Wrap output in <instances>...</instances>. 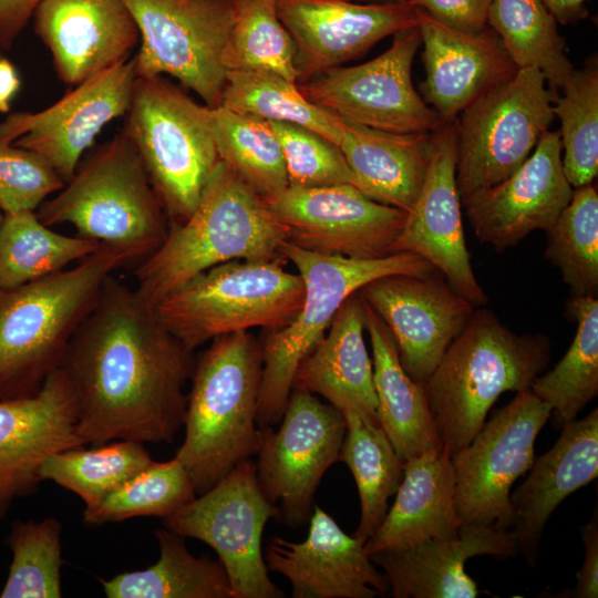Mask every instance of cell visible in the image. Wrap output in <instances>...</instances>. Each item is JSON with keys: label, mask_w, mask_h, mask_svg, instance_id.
<instances>
[{"label": "cell", "mask_w": 598, "mask_h": 598, "mask_svg": "<svg viewBox=\"0 0 598 598\" xmlns=\"http://www.w3.org/2000/svg\"><path fill=\"white\" fill-rule=\"evenodd\" d=\"M158 560L145 569L101 579L109 598H231L226 570L217 559L195 557L183 536L167 528L154 533Z\"/></svg>", "instance_id": "1f68e13d"}, {"label": "cell", "mask_w": 598, "mask_h": 598, "mask_svg": "<svg viewBox=\"0 0 598 598\" xmlns=\"http://www.w3.org/2000/svg\"><path fill=\"white\" fill-rule=\"evenodd\" d=\"M587 0H542L557 23H577L588 16Z\"/></svg>", "instance_id": "f907efd6"}, {"label": "cell", "mask_w": 598, "mask_h": 598, "mask_svg": "<svg viewBox=\"0 0 598 598\" xmlns=\"http://www.w3.org/2000/svg\"><path fill=\"white\" fill-rule=\"evenodd\" d=\"M481 555L503 559L517 555L512 530L495 525H461L455 538L427 539L369 557L383 569L394 598H475L482 591L464 565Z\"/></svg>", "instance_id": "d4e9b609"}, {"label": "cell", "mask_w": 598, "mask_h": 598, "mask_svg": "<svg viewBox=\"0 0 598 598\" xmlns=\"http://www.w3.org/2000/svg\"><path fill=\"white\" fill-rule=\"evenodd\" d=\"M598 515L597 509L588 524L580 528L585 545V557L576 575V585L556 597L597 598L598 597Z\"/></svg>", "instance_id": "c3c4849f"}, {"label": "cell", "mask_w": 598, "mask_h": 598, "mask_svg": "<svg viewBox=\"0 0 598 598\" xmlns=\"http://www.w3.org/2000/svg\"><path fill=\"white\" fill-rule=\"evenodd\" d=\"M277 12L296 44L298 83L417 25L415 8L408 1L277 0Z\"/></svg>", "instance_id": "7402d4cb"}, {"label": "cell", "mask_w": 598, "mask_h": 598, "mask_svg": "<svg viewBox=\"0 0 598 598\" xmlns=\"http://www.w3.org/2000/svg\"><path fill=\"white\" fill-rule=\"evenodd\" d=\"M269 124L282 150L288 186H354L352 172L336 144L300 125L285 122Z\"/></svg>", "instance_id": "f6af8a7d"}, {"label": "cell", "mask_w": 598, "mask_h": 598, "mask_svg": "<svg viewBox=\"0 0 598 598\" xmlns=\"http://www.w3.org/2000/svg\"><path fill=\"white\" fill-rule=\"evenodd\" d=\"M210 121L218 157L264 200L288 187L280 143L269 122L210 107Z\"/></svg>", "instance_id": "74e56055"}, {"label": "cell", "mask_w": 598, "mask_h": 598, "mask_svg": "<svg viewBox=\"0 0 598 598\" xmlns=\"http://www.w3.org/2000/svg\"><path fill=\"white\" fill-rule=\"evenodd\" d=\"M83 445L75 393L61 367L35 395L0 401V520L16 499L37 491L51 454Z\"/></svg>", "instance_id": "44dd1931"}, {"label": "cell", "mask_w": 598, "mask_h": 598, "mask_svg": "<svg viewBox=\"0 0 598 598\" xmlns=\"http://www.w3.org/2000/svg\"><path fill=\"white\" fill-rule=\"evenodd\" d=\"M64 185L40 155L0 140V208L3 214L34 212Z\"/></svg>", "instance_id": "bcb514c9"}, {"label": "cell", "mask_w": 598, "mask_h": 598, "mask_svg": "<svg viewBox=\"0 0 598 598\" xmlns=\"http://www.w3.org/2000/svg\"><path fill=\"white\" fill-rule=\"evenodd\" d=\"M33 18L58 78L69 85L126 61L140 41L137 24L123 0H42Z\"/></svg>", "instance_id": "cb8c5ba5"}, {"label": "cell", "mask_w": 598, "mask_h": 598, "mask_svg": "<svg viewBox=\"0 0 598 598\" xmlns=\"http://www.w3.org/2000/svg\"><path fill=\"white\" fill-rule=\"evenodd\" d=\"M550 414V406L530 390L517 392L451 456L461 525L512 529L511 487L532 467L536 437Z\"/></svg>", "instance_id": "4fadbf2b"}, {"label": "cell", "mask_w": 598, "mask_h": 598, "mask_svg": "<svg viewBox=\"0 0 598 598\" xmlns=\"http://www.w3.org/2000/svg\"><path fill=\"white\" fill-rule=\"evenodd\" d=\"M546 236L544 256L559 269L571 296L598 298V193L594 183L573 190Z\"/></svg>", "instance_id": "60d3db41"}, {"label": "cell", "mask_w": 598, "mask_h": 598, "mask_svg": "<svg viewBox=\"0 0 598 598\" xmlns=\"http://www.w3.org/2000/svg\"><path fill=\"white\" fill-rule=\"evenodd\" d=\"M280 255L297 268L305 297L293 320L279 330L267 331L260 343L259 427L280 423L297 367L323 338L350 295L382 276H423L435 271L430 262L412 252L359 259L306 250L287 240Z\"/></svg>", "instance_id": "52a82bcc"}, {"label": "cell", "mask_w": 598, "mask_h": 598, "mask_svg": "<svg viewBox=\"0 0 598 598\" xmlns=\"http://www.w3.org/2000/svg\"><path fill=\"white\" fill-rule=\"evenodd\" d=\"M221 106L267 122L303 126L339 147L344 121L305 97L292 82L267 71H227Z\"/></svg>", "instance_id": "8d00e7d4"}, {"label": "cell", "mask_w": 598, "mask_h": 598, "mask_svg": "<svg viewBox=\"0 0 598 598\" xmlns=\"http://www.w3.org/2000/svg\"><path fill=\"white\" fill-rule=\"evenodd\" d=\"M285 261L231 260L217 265L163 298L153 310L192 351L239 330H279L293 320L305 297L302 278L286 270Z\"/></svg>", "instance_id": "9c48e42d"}, {"label": "cell", "mask_w": 598, "mask_h": 598, "mask_svg": "<svg viewBox=\"0 0 598 598\" xmlns=\"http://www.w3.org/2000/svg\"><path fill=\"white\" fill-rule=\"evenodd\" d=\"M39 219L52 227L71 224L79 236L144 260L166 239L167 217L144 166L121 133L78 166L58 195L43 202Z\"/></svg>", "instance_id": "8992f818"}, {"label": "cell", "mask_w": 598, "mask_h": 598, "mask_svg": "<svg viewBox=\"0 0 598 598\" xmlns=\"http://www.w3.org/2000/svg\"><path fill=\"white\" fill-rule=\"evenodd\" d=\"M102 247L79 264L0 291V401L35 395L61 367L105 280L127 264Z\"/></svg>", "instance_id": "5b68a950"}, {"label": "cell", "mask_w": 598, "mask_h": 598, "mask_svg": "<svg viewBox=\"0 0 598 598\" xmlns=\"http://www.w3.org/2000/svg\"><path fill=\"white\" fill-rule=\"evenodd\" d=\"M102 247L52 230L32 210L7 213L0 229V291L62 270Z\"/></svg>", "instance_id": "d590c367"}, {"label": "cell", "mask_w": 598, "mask_h": 598, "mask_svg": "<svg viewBox=\"0 0 598 598\" xmlns=\"http://www.w3.org/2000/svg\"><path fill=\"white\" fill-rule=\"evenodd\" d=\"M279 511L264 495L256 464H238L212 488L164 516V527L210 546L224 566L231 598H281L262 550L267 522Z\"/></svg>", "instance_id": "8fae6325"}, {"label": "cell", "mask_w": 598, "mask_h": 598, "mask_svg": "<svg viewBox=\"0 0 598 598\" xmlns=\"http://www.w3.org/2000/svg\"><path fill=\"white\" fill-rule=\"evenodd\" d=\"M395 495L381 525L364 543L369 556L427 539L457 537L461 523L455 508V475L444 447L404 462Z\"/></svg>", "instance_id": "f1b7e54d"}, {"label": "cell", "mask_w": 598, "mask_h": 598, "mask_svg": "<svg viewBox=\"0 0 598 598\" xmlns=\"http://www.w3.org/2000/svg\"><path fill=\"white\" fill-rule=\"evenodd\" d=\"M122 133L136 151L171 226L183 223L219 161L210 107L162 76L136 78Z\"/></svg>", "instance_id": "ba28073f"}, {"label": "cell", "mask_w": 598, "mask_h": 598, "mask_svg": "<svg viewBox=\"0 0 598 598\" xmlns=\"http://www.w3.org/2000/svg\"><path fill=\"white\" fill-rule=\"evenodd\" d=\"M20 87V79L13 64L0 58V112L10 110V102Z\"/></svg>", "instance_id": "816d5d0a"}, {"label": "cell", "mask_w": 598, "mask_h": 598, "mask_svg": "<svg viewBox=\"0 0 598 598\" xmlns=\"http://www.w3.org/2000/svg\"><path fill=\"white\" fill-rule=\"evenodd\" d=\"M421 45L417 25L400 31L391 47L374 59L328 69L298 87L307 100L344 121L398 134L433 133L444 121L412 81V64Z\"/></svg>", "instance_id": "5bb4252c"}, {"label": "cell", "mask_w": 598, "mask_h": 598, "mask_svg": "<svg viewBox=\"0 0 598 598\" xmlns=\"http://www.w3.org/2000/svg\"><path fill=\"white\" fill-rule=\"evenodd\" d=\"M561 154L559 131L548 130L518 169L462 203L478 240L503 251L553 227L574 190Z\"/></svg>", "instance_id": "ffe728a7"}, {"label": "cell", "mask_w": 598, "mask_h": 598, "mask_svg": "<svg viewBox=\"0 0 598 598\" xmlns=\"http://www.w3.org/2000/svg\"><path fill=\"white\" fill-rule=\"evenodd\" d=\"M346 434L339 461L351 471L360 498L354 536L364 543L384 519L403 476V463L378 422L353 411L342 412Z\"/></svg>", "instance_id": "836d02e7"}, {"label": "cell", "mask_w": 598, "mask_h": 598, "mask_svg": "<svg viewBox=\"0 0 598 598\" xmlns=\"http://www.w3.org/2000/svg\"><path fill=\"white\" fill-rule=\"evenodd\" d=\"M196 497L187 472L174 456L153 462L93 509H84L83 523L97 526L141 516H164Z\"/></svg>", "instance_id": "ee69618b"}, {"label": "cell", "mask_w": 598, "mask_h": 598, "mask_svg": "<svg viewBox=\"0 0 598 598\" xmlns=\"http://www.w3.org/2000/svg\"><path fill=\"white\" fill-rule=\"evenodd\" d=\"M153 462L142 443L117 440L53 453L43 462L40 478L76 494L87 511Z\"/></svg>", "instance_id": "f35d334b"}, {"label": "cell", "mask_w": 598, "mask_h": 598, "mask_svg": "<svg viewBox=\"0 0 598 598\" xmlns=\"http://www.w3.org/2000/svg\"><path fill=\"white\" fill-rule=\"evenodd\" d=\"M141 45L136 78L168 74L209 107L221 104L227 70L224 52L234 21V0H123Z\"/></svg>", "instance_id": "7c38bea8"}, {"label": "cell", "mask_w": 598, "mask_h": 598, "mask_svg": "<svg viewBox=\"0 0 598 598\" xmlns=\"http://www.w3.org/2000/svg\"><path fill=\"white\" fill-rule=\"evenodd\" d=\"M224 52L227 71H267L298 83L296 44L281 23L277 0H234Z\"/></svg>", "instance_id": "b9f144b4"}, {"label": "cell", "mask_w": 598, "mask_h": 598, "mask_svg": "<svg viewBox=\"0 0 598 598\" xmlns=\"http://www.w3.org/2000/svg\"><path fill=\"white\" fill-rule=\"evenodd\" d=\"M351 1H368L370 3H385V2H400L406 0H351Z\"/></svg>", "instance_id": "f5cc1de1"}, {"label": "cell", "mask_w": 598, "mask_h": 598, "mask_svg": "<svg viewBox=\"0 0 598 598\" xmlns=\"http://www.w3.org/2000/svg\"><path fill=\"white\" fill-rule=\"evenodd\" d=\"M364 330V300L355 291L339 308L328 332L297 367L292 390L319 394L341 413L353 411L379 423Z\"/></svg>", "instance_id": "83f0119b"}, {"label": "cell", "mask_w": 598, "mask_h": 598, "mask_svg": "<svg viewBox=\"0 0 598 598\" xmlns=\"http://www.w3.org/2000/svg\"><path fill=\"white\" fill-rule=\"evenodd\" d=\"M550 355L547 336L516 333L492 310L474 309L423 382L436 430L451 456L473 440L502 393L530 390Z\"/></svg>", "instance_id": "3957f363"}, {"label": "cell", "mask_w": 598, "mask_h": 598, "mask_svg": "<svg viewBox=\"0 0 598 598\" xmlns=\"http://www.w3.org/2000/svg\"><path fill=\"white\" fill-rule=\"evenodd\" d=\"M364 300V299H363ZM365 330L372 347L377 416L402 463L443 447L423 383L414 381L400 361L395 341L364 301Z\"/></svg>", "instance_id": "4dcf8cb0"}, {"label": "cell", "mask_w": 598, "mask_h": 598, "mask_svg": "<svg viewBox=\"0 0 598 598\" xmlns=\"http://www.w3.org/2000/svg\"><path fill=\"white\" fill-rule=\"evenodd\" d=\"M194 367L193 351L111 275L61 364L75 393L79 435L93 445L171 443L184 426Z\"/></svg>", "instance_id": "6da1fadb"}, {"label": "cell", "mask_w": 598, "mask_h": 598, "mask_svg": "<svg viewBox=\"0 0 598 598\" xmlns=\"http://www.w3.org/2000/svg\"><path fill=\"white\" fill-rule=\"evenodd\" d=\"M555 445L534 460L528 477L511 495L517 554L534 566L544 527L555 508L598 475V409L561 427Z\"/></svg>", "instance_id": "4316f807"}, {"label": "cell", "mask_w": 598, "mask_h": 598, "mask_svg": "<svg viewBox=\"0 0 598 598\" xmlns=\"http://www.w3.org/2000/svg\"><path fill=\"white\" fill-rule=\"evenodd\" d=\"M268 569L283 575L293 598H374L388 584L364 549L319 506H313L302 542L272 537L265 547Z\"/></svg>", "instance_id": "603a6c76"}, {"label": "cell", "mask_w": 598, "mask_h": 598, "mask_svg": "<svg viewBox=\"0 0 598 598\" xmlns=\"http://www.w3.org/2000/svg\"><path fill=\"white\" fill-rule=\"evenodd\" d=\"M457 133L454 121L431 133L426 174L390 254L412 252L443 274L473 306L488 298L474 275L466 247L456 185Z\"/></svg>", "instance_id": "ac0fdd59"}, {"label": "cell", "mask_w": 598, "mask_h": 598, "mask_svg": "<svg viewBox=\"0 0 598 598\" xmlns=\"http://www.w3.org/2000/svg\"><path fill=\"white\" fill-rule=\"evenodd\" d=\"M135 79L134 59L117 63L45 110L12 113L0 140L40 155L68 183L104 125L127 112Z\"/></svg>", "instance_id": "e0dca14e"}, {"label": "cell", "mask_w": 598, "mask_h": 598, "mask_svg": "<svg viewBox=\"0 0 598 598\" xmlns=\"http://www.w3.org/2000/svg\"><path fill=\"white\" fill-rule=\"evenodd\" d=\"M555 99L537 69H517L457 116L456 185L461 203L520 167L548 131Z\"/></svg>", "instance_id": "30bf717a"}, {"label": "cell", "mask_w": 598, "mask_h": 598, "mask_svg": "<svg viewBox=\"0 0 598 598\" xmlns=\"http://www.w3.org/2000/svg\"><path fill=\"white\" fill-rule=\"evenodd\" d=\"M487 24L516 69L534 68L556 93L575 69L557 21L542 0H492Z\"/></svg>", "instance_id": "e575fe53"}, {"label": "cell", "mask_w": 598, "mask_h": 598, "mask_svg": "<svg viewBox=\"0 0 598 598\" xmlns=\"http://www.w3.org/2000/svg\"><path fill=\"white\" fill-rule=\"evenodd\" d=\"M42 0H0V49L9 50Z\"/></svg>", "instance_id": "681fc988"}, {"label": "cell", "mask_w": 598, "mask_h": 598, "mask_svg": "<svg viewBox=\"0 0 598 598\" xmlns=\"http://www.w3.org/2000/svg\"><path fill=\"white\" fill-rule=\"evenodd\" d=\"M3 216H4V214L0 208V229H1L2 221H3Z\"/></svg>", "instance_id": "db71d44e"}, {"label": "cell", "mask_w": 598, "mask_h": 598, "mask_svg": "<svg viewBox=\"0 0 598 598\" xmlns=\"http://www.w3.org/2000/svg\"><path fill=\"white\" fill-rule=\"evenodd\" d=\"M434 20L465 33L486 30L492 0H406Z\"/></svg>", "instance_id": "7dc6e473"}, {"label": "cell", "mask_w": 598, "mask_h": 598, "mask_svg": "<svg viewBox=\"0 0 598 598\" xmlns=\"http://www.w3.org/2000/svg\"><path fill=\"white\" fill-rule=\"evenodd\" d=\"M62 523L53 517L42 520H14L6 543L12 558L1 598L61 597Z\"/></svg>", "instance_id": "7bdbcfd3"}, {"label": "cell", "mask_w": 598, "mask_h": 598, "mask_svg": "<svg viewBox=\"0 0 598 598\" xmlns=\"http://www.w3.org/2000/svg\"><path fill=\"white\" fill-rule=\"evenodd\" d=\"M262 432L257 478L282 523L303 526L312 514V502L327 470L339 461L346 420L331 404L306 391L292 390L277 431Z\"/></svg>", "instance_id": "9a60e30c"}, {"label": "cell", "mask_w": 598, "mask_h": 598, "mask_svg": "<svg viewBox=\"0 0 598 598\" xmlns=\"http://www.w3.org/2000/svg\"><path fill=\"white\" fill-rule=\"evenodd\" d=\"M261 369L260 343L245 330L216 337L195 360L185 439L175 457L187 472L196 495L259 452Z\"/></svg>", "instance_id": "277c9868"}, {"label": "cell", "mask_w": 598, "mask_h": 598, "mask_svg": "<svg viewBox=\"0 0 598 598\" xmlns=\"http://www.w3.org/2000/svg\"><path fill=\"white\" fill-rule=\"evenodd\" d=\"M566 315L577 323L573 342L563 359L530 386L550 406L558 427L574 421L598 394V298L571 296Z\"/></svg>", "instance_id": "d6a6232c"}, {"label": "cell", "mask_w": 598, "mask_h": 598, "mask_svg": "<svg viewBox=\"0 0 598 598\" xmlns=\"http://www.w3.org/2000/svg\"><path fill=\"white\" fill-rule=\"evenodd\" d=\"M287 240L266 202L219 159L190 216L169 226L164 243L135 269V290L153 308L217 265L282 258Z\"/></svg>", "instance_id": "7a4b0ae2"}, {"label": "cell", "mask_w": 598, "mask_h": 598, "mask_svg": "<svg viewBox=\"0 0 598 598\" xmlns=\"http://www.w3.org/2000/svg\"><path fill=\"white\" fill-rule=\"evenodd\" d=\"M435 271L382 276L358 290L390 330L405 372L420 383L426 381L474 311Z\"/></svg>", "instance_id": "d6986e66"}, {"label": "cell", "mask_w": 598, "mask_h": 598, "mask_svg": "<svg viewBox=\"0 0 598 598\" xmlns=\"http://www.w3.org/2000/svg\"><path fill=\"white\" fill-rule=\"evenodd\" d=\"M265 202L290 243L315 252L359 259L390 255L408 215L369 198L351 184L288 186Z\"/></svg>", "instance_id": "2e32d148"}, {"label": "cell", "mask_w": 598, "mask_h": 598, "mask_svg": "<svg viewBox=\"0 0 598 598\" xmlns=\"http://www.w3.org/2000/svg\"><path fill=\"white\" fill-rule=\"evenodd\" d=\"M556 96L564 174L573 188L591 184L598 174V60L574 69Z\"/></svg>", "instance_id": "ab89813d"}, {"label": "cell", "mask_w": 598, "mask_h": 598, "mask_svg": "<svg viewBox=\"0 0 598 598\" xmlns=\"http://www.w3.org/2000/svg\"><path fill=\"white\" fill-rule=\"evenodd\" d=\"M430 137L431 133L398 134L344 121L339 148L359 190L409 212L426 174Z\"/></svg>", "instance_id": "f546056e"}, {"label": "cell", "mask_w": 598, "mask_h": 598, "mask_svg": "<svg viewBox=\"0 0 598 598\" xmlns=\"http://www.w3.org/2000/svg\"><path fill=\"white\" fill-rule=\"evenodd\" d=\"M423 44L425 102L444 122L454 121L476 99L512 78L516 66L498 37L454 30L415 8Z\"/></svg>", "instance_id": "484cf974"}]
</instances>
